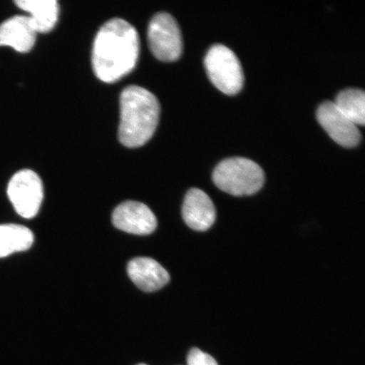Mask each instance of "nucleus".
<instances>
[{"instance_id": "4", "label": "nucleus", "mask_w": 365, "mask_h": 365, "mask_svg": "<svg viewBox=\"0 0 365 365\" xmlns=\"http://www.w3.org/2000/svg\"><path fill=\"white\" fill-rule=\"evenodd\" d=\"M205 66L209 78L222 93L235 95L243 86L244 74L239 58L225 45L215 44L209 48Z\"/></svg>"}, {"instance_id": "5", "label": "nucleus", "mask_w": 365, "mask_h": 365, "mask_svg": "<svg viewBox=\"0 0 365 365\" xmlns=\"http://www.w3.org/2000/svg\"><path fill=\"white\" fill-rule=\"evenodd\" d=\"M148 40L150 52L159 61L173 62L181 56V31L170 14L160 12L153 17L148 26Z\"/></svg>"}, {"instance_id": "16", "label": "nucleus", "mask_w": 365, "mask_h": 365, "mask_svg": "<svg viewBox=\"0 0 365 365\" xmlns=\"http://www.w3.org/2000/svg\"><path fill=\"white\" fill-rule=\"evenodd\" d=\"M139 365H147V364H139Z\"/></svg>"}, {"instance_id": "13", "label": "nucleus", "mask_w": 365, "mask_h": 365, "mask_svg": "<svg viewBox=\"0 0 365 365\" xmlns=\"http://www.w3.org/2000/svg\"><path fill=\"white\" fill-rule=\"evenodd\" d=\"M34 235L29 228L17 225H0V258L29 250Z\"/></svg>"}, {"instance_id": "12", "label": "nucleus", "mask_w": 365, "mask_h": 365, "mask_svg": "<svg viewBox=\"0 0 365 365\" xmlns=\"http://www.w3.org/2000/svg\"><path fill=\"white\" fill-rule=\"evenodd\" d=\"M16 6L30 13L29 19L36 34L49 33L58 20L59 6L56 0H16Z\"/></svg>"}, {"instance_id": "6", "label": "nucleus", "mask_w": 365, "mask_h": 365, "mask_svg": "<svg viewBox=\"0 0 365 365\" xmlns=\"http://www.w3.org/2000/svg\"><path fill=\"white\" fill-rule=\"evenodd\" d=\"M7 194L21 217L33 218L38 213L43 202V182L34 171L21 170L9 182Z\"/></svg>"}, {"instance_id": "7", "label": "nucleus", "mask_w": 365, "mask_h": 365, "mask_svg": "<svg viewBox=\"0 0 365 365\" xmlns=\"http://www.w3.org/2000/svg\"><path fill=\"white\" fill-rule=\"evenodd\" d=\"M112 222L118 230L137 235H148L156 230L158 220L143 203L128 200L114 210Z\"/></svg>"}, {"instance_id": "9", "label": "nucleus", "mask_w": 365, "mask_h": 365, "mask_svg": "<svg viewBox=\"0 0 365 365\" xmlns=\"http://www.w3.org/2000/svg\"><path fill=\"white\" fill-rule=\"evenodd\" d=\"M182 215L186 225L196 231H207L216 220V208L211 198L200 189H190L185 195Z\"/></svg>"}, {"instance_id": "8", "label": "nucleus", "mask_w": 365, "mask_h": 365, "mask_svg": "<svg viewBox=\"0 0 365 365\" xmlns=\"http://www.w3.org/2000/svg\"><path fill=\"white\" fill-rule=\"evenodd\" d=\"M317 115L319 124L336 143L349 148L359 143L361 133L358 126L339 110L334 102L319 105Z\"/></svg>"}, {"instance_id": "3", "label": "nucleus", "mask_w": 365, "mask_h": 365, "mask_svg": "<svg viewBox=\"0 0 365 365\" xmlns=\"http://www.w3.org/2000/svg\"><path fill=\"white\" fill-rule=\"evenodd\" d=\"M212 180L219 189L232 195H249L262 189L264 175L261 166L245 158L223 160L213 171Z\"/></svg>"}, {"instance_id": "1", "label": "nucleus", "mask_w": 365, "mask_h": 365, "mask_svg": "<svg viewBox=\"0 0 365 365\" xmlns=\"http://www.w3.org/2000/svg\"><path fill=\"white\" fill-rule=\"evenodd\" d=\"M140 56L138 33L129 22L113 18L96 36L91 63L100 81L112 83L134 70Z\"/></svg>"}, {"instance_id": "2", "label": "nucleus", "mask_w": 365, "mask_h": 365, "mask_svg": "<svg viewBox=\"0 0 365 365\" xmlns=\"http://www.w3.org/2000/svg\"><path fill=\"white\" fill-rule=\"evenodd\" d=\"M118 137L127 148H139L153 136L159 122L160 104L155 95L138 86H127L120 95Z\"/></svg>"}, {"instance_id": "11", "label": "nucleus", "mask_w": 365, "mask_h": 365, "mask_svg": "<svg viewBox=\"0 0 365 365\" xmlns=\"http://www.w3.org/2000/svg\"><path fill=\"white\" fill-rule=\"evenodd\" d=\"M36 31L29 16H15L0 25V46H10L17 52H29L36 43Z\"/></svg>"}, {"instance_id": "10", "label": "nucleus", "mask_w": 365, "mask_h": 365, "mask_svg": "<svg viewBox=\"0 0 365 365\" xmlns=\"http://www.w3.org/2000/svg\"><path fill=\"white\" fill-rule=\"evenodd\" d=\"M128 275L140 289L155 292L170 280V274L155 259L138 257L131 259L127 267Z\"/></svg>"}, {"instance_id": "14", "label": "nucleus", "mask_w": 365, "mask_h": 365, "mask_svg": "<svg viewBox=\"0 0 365 365\" xmlns=\"http://www.w3.org/2000/svg\"><path fill=\"white\" fill-rule=\"evenodd\" d=\"M334 103L339 110L356 125L365 122V94L359 88H348L340 91Z\"/></svg>"}, {"instance_id": "15", "label": "nucleus", "mask_w": 365, "mask_h": 365, "mask_svg": "<svg viewBox=\"0 0 365 365\" xmlns=\"http://www.w3.org/2000/svg\"><path fill=\"white\" fill-rule=\"evenodd\" d=\"M188 365H218L211 355L202 352L199 349H192L187 357Z\"/></svg>"}]
</instances>
